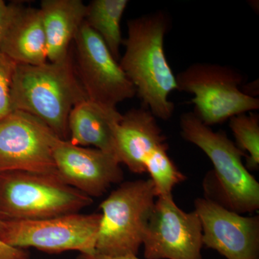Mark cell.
Masks as SVG:
<instances>
[{"label":"cell","instance_id":"obj_1","mask_svg":"<svg viewBox=\"0 0 259 259\" xmlns=\"http://www.w3.org/2000/svg\"><path fill=\"white\" fill-rule=\"evenodd\" d=\"M168 26V19L161 11L129 20L127 37L122 42L125 53L119 62L142 106L162 120L173 115L175 104L168 97L178 90L176 76L165 54Z\"/></svg>","mask_w":259,"mask_h":259},{"label":"cell","instance_id":"obj_2","mask_svg":"<svg viewBox=\"0 0 259 259\" xmlns=\"http://www.w3.org/2000/svg\"><path fill=\"white\" fill-rule=\"evenodd\" d=\"M11 98L13 110L34 116L68 141L70 112L88 99L75 71L72 51L57 62L15 65Z\"/></svg>","mask_w":259,"mask_h":259},{"label":"cell","instance_id":"obj_3","mask_svg":"<svg viewBox=\"0 0 259 259\" xmlns=\"http://www.w3.org/2000/svg\"><path fill=\"white\" fill-rule=\"evenodd\" d=\"M93 199L57 174L0 172V221H38L79 213Z\"/></svg>","mask_w":259,"mask_h":259},{"label":"cell","instance_id":"obj_4","mask_svg":"<svg viewBox=\"0 0 259 259\" xmlns=\"http://www.w3.org/2000/svg\"><path fill=\"white\" fill-rule=\"evenodd\" d=\"M182 138L200 148L214 166L219 204L237 213L253 212L259 208V184L243 164L245 154L223 131L214 132L194 112L180 117Z\"/></svg>","mask_w":259,"mask_h":259},{"label":"cell","instance_id":"obj_5","mask_svg":"<svg viewBox=\"0 0 259 259\" xmlns=\"http://www.w3.org/2000/svg\"><path fill=\"white\" fill-rule=\"evenodd\" d=\"M157 194L150 179L122 182L100 204L102 219L95 253L137 256Z\"/></svg>","mask_w":259,"mask_h":259},{"label":"cell","instance_id":"obj_6","mask_svg":"<svg viewBox=\"0 0 259 259\" xmlns=\"http://www.w3.org/2000/svg\"><path fill=\"white\" fill-rule=\"evenodd\" d=\"M176 77L179 91L194 95L193 112L209 127L259 109L258 97L247 95L239 88L243 75L230 66L196 63Z\"/></svg>","mask_w":259,"mask_h":259},{"label":"cell","instance_id":"obj_7","mask_svg":"<svg viewBox=\"0 0 259 259\" xmlns=\"http://www.w3.org/2000/svg\"><path fill=\"white\" fill-rule=\"evenodd\" d=\"M101 219V213H74L38 221H6L0 240L15 248H35L49 253H94Z\"/></svg>","mask_w":259,"mask_h":259},{"label":"cell","instance_id":"obj_8","mask_svg":"<svg viewBox=\"0 0 259 259\" xmlns=\"http://www.w3.org/2000/svg\"><path fill=\"white\" fill-rule=\"evenodd\" d=\"M75 71L88 100L107 108L136 95V88L100 35L83 22L74 37Z\"/></svg>","mask_w":259,"mask_h":259},{"label":"cell","instance_id":"obj_9","mask_svg":"<svg viewBox=\"0 0 259 259\" xmlns=\"http://www.w3.org/2000/svg\"><path fill=\"white\" fill-rule=\"evenodd\" d=\"M143 245L146 259H204L198 214L180 209L172 195L158 197Z\"/></svg>","mask_w":259,"mask_h":259},{"label":"cell","instance_id":"obj_10","mask_svg":"<svg viewBox=\"0 0 259 259\" xmlns=\"http://www.w3.org/2000/svg\"><path fill=\"white\" fill-rule=\"evenodd\" d=\"M54 135L34 116L12 112L0 120V172L57 174L51 146Z\"/></svg>","mask_w":259,"mask_h":259},{"label":"cell","instance_id":"obj_11","mask_svg":"<svg viewBox=\"0 0 259 259\" xmlns=\"http://www.w3.org/2000/svg\"><path fill=\"white\" fill-rule=\"evenodd\" d=\"M51 146L58 176L92 198L103 195L111 185L123 180L120 163L112 153L75 146L56 135Z\"/></svg>","mask_w":259,"mask_h":259},{"label":"cell","instance_id":"obj_12","mask_svg":"<svg viewBox=\"0 0 259 259\" xmlns=\"http://www.w3.org/2000/svg\"><path fill=\"white\" fill-rule=\"evenodd\" d=\"M194 211L202 228V243L226 259H259V217L242 216L215 201L197 198Z\"/></svg>","mask_w":259,"mask_h":259},{"label":"cell","instance_id":"obj_13","mask_svg":"<svg viewBox=\"0 0 259 259\" xmlns=\"http://www.w3.org/2000/svg\"><path fill=\"white\" fill-rule=\"evenodd\" d=\"M115 154L135 174L146 173V162L158 148L168 144L157 118L144 107L122 115L114 126Z\"/></svg>","mask_w":259,"mask_h":259},{"label":"cell","instance_id":"obj_14","mask_svg":"<svg viewBox=\"0 0 259 259\" xmlns=\"http://www.w3.org/2000/svg\"><path fill=\"white\" fill-rule=\"evenodd\" d=\"M9 5V17L0 42V52L16 64L48 62L47 38L40 10L21 3Z\"/></svg>","mask_w":259,"mask_h":259},{"label":"cell","instance_id":"obj_15","mask_svg":"<svg viewBox=\"0 0 259 259\" xmlns=\"http://www.w3.org/2000/svg\"><path fill=\"white\" fill-rule=\"evenodd\" d=\"M122 114L86 99L76 104L69 115V140L75 146L91 147L115 154L114 126Z\"/></svg>","mask_w":259,"mask_h":259},{"label":"cell","instance_id":"obj_16","mask_svg":"<svg viewBox=\"0 0 259 259\" xmlns=\"http://www.w3.org/2000/svg\"><path fill=\"white\" fill-rule=\"evenodd\" d=\"M39 10L47 38L48 61L66 59L86 15L81 0H42Z\"/></svg>","mask_w":259,"mask_h":259},{"label":"cell","instance_id":"obj_17","mask_svg":"<svg viewBox=\"0 0 259 259\" xmlns=\"http://www.w3.org/2000/svg\"><path fill=\"white\" fill-rule=\"evenodd\" d=\"M128 3L127 0H93L87 5L85 23L100 35L117 61L123 42L121 20Z\"/></svg>","mask_w":259,"mask_h":259},{"label":"cell","instance_id":"obj_18","mask_svg":"<svg viewBox=\"0 0 259 259\" xmlns=\"http://www.w3.org/2000/svg\"><path fill=\"white\" fill-rule=\"evenodd\" d=\"M229 126L236 145L245 154L247 169L255 171L259 168V115L255 112L234 116Z\"/></svg>","mask_w":259,"mask_h":259},{"label":"cell","instance_id":"obj_19","mask_svg":"<svg viewBox=\"0 0 259 259\" xmlns=\"http://www.w3.org/2000/svg\"><path fill=\"white\" fill-rule=\"evenodd\" d=\"M168 144L158 148L145 164L157 197L172 195L173 189L187 179L168 156Z\"/></svg>","mask_w":259,"mask_h":259},{"label":"cell","instance_id":"obj_20","mask_svg":"<svg viewBox=\"0 0 259 259\" xmlns=\"http://www.w3.org/2000/svg\"><path fill=\"white\" fill-rule=\"evenodd\" d=\"M15 65L14 61L0 52V120L14 111L11 84Z\"/></svg>","mask_w":259,"mask_h":259},{"label":"cell","instance_id":"obj_21","mask_svg":"<svg viewBox=\"0 0 259 259\" xmlns=\"http://www.w3.org/2000/svg\"><path fill=\"white\" fill-rule=\"evenodd\" d=\"M0 259H30L28 252L10 246L0 240Z\"/></svg>","mask_w":259,"mask_h":259},{"label":"cell","instance_id":"obj_22","mask_svg":"<svg viewBox=\"0 0 259 259\" xmlns=\"http://www.w3.org/2000/svg\"><path fill=\"white\" fill-rule=\"evenodd\" d=\"M10 13V5L3 0H0V42L4 32L5 25L8 22Z\"/></svg>","mask_w":259,"mask_h":259},{"label":"cell","instance_id":"obj_23","mask_svg":"<svg viewBox=\"0 0 259 259\" xmlns=\"http://www.w3.org/2000/svg\"><path fill=\"white\" fill-rule=\"evenodd\" d=\"M78 259H140L137 256H125L117 257V258H112V257L105 256L97 254V253H81L78 256Z\"/></svg>","mask_w":259,"mask_h":259},{"label":"cell","instance_id":"obj_24","mask_svg":"<svg viewBox=\"0 0 259 259\" xmlns=\"http://www.w3.org/2000/svg\"><path fill=\"white\" fill-rule=\"evenodd\" d=\"M2 226H3V221H0V232H1Z\"/></svg>","mask_w":259,"mask_h":259}]
</instances>
